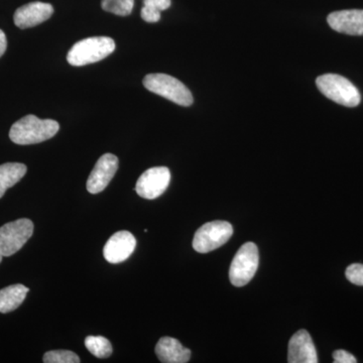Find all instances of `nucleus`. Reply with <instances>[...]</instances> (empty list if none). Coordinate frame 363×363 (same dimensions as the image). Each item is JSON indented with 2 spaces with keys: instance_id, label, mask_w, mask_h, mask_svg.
<instances>
[{
  "instance_id": "1",
  "label": "nucleus",
  "mask_w": 363,
  "mask_h": 363,
  "mask_svg": "<svg viewBox=\"0 0 363 363\" xmlns=\"http://www.w3.org/2000/svg\"><path fill=\"white\" fill-rule=\"evenodd\" d=\"M59 123L52 119H40L30 114L16 121L9 131V138L16 145H35L58 133Z\"/></svg>"
},
{
  "instance_id": "2",
  "label": "nucleus",
  "mask_w": 363,
  "mask_h": 363,
  "mask_svg": "<svg viewBox=\"0 0 363 363\" xmlns=\"http://www.w3.org/2000/svg\"><path fill=\"white\" fill-rule=\"evenodd\" d=\"M116 50V43L108 37H93L79 40L68 52L67 61L72 66L89 65L101 61Z\"/></svg>"
},
{
  "instance_id": "3",
  "label": "nucleus",
  "mask_w": 363,
  "mask_h": 363,
  "mask_svg": "<svg viewBox=\"0 0 363 363\" xmlns=\"http://www.w3.org/2000/svg\"><path fill=\"white\" fill-rule=\"evenodd\" d=\"M316 85L322 94L346 107H357L362 101L359 91L352 83L337 74H325L317 78Z\"/></svg>"
},
{
  "instance_id": "4",
  "label": "nucleus",
  "mask_w": 363,
  "mask_h": 363,
  "mask_svg": "<svg viewBox=\"0 0 363 363\" xmlns=\"http://www.w3.org/2000/svg\"><path fill=\"white\" fill-rule=\"evenodd\" d=\"M143 86L150 92L181 106H190L194 101L190 90L178 79L167 74H149L143 79Z\"/></svg>"
},
{
  "instance_id": "5",
  "label": "nucleus",
  "mask_w": 363,
  "mask_h": 363,
  "mask_svg": "<svg viewBox=\"0 0 363 363\" xmlns=\"http://www.w3.org/2000/svg\"><path fill=\"white\" fill-rule=\"evenodd\" d=\"M259 250L253 242H247L240 248L231 262L229 279L235 286L247 285L259 267Z\"/></svg>"
},
{
  "instance_id": "6",
  "label": "nucleus",
  "mask_w": 363,
  "mask_h": 363,
  "mask_svg": "<svg viewBox=\"0 0 363 363\" xmlns=\"http://www.w3.org/2000/svg\"><path fill=\"white\" fill-rule=\"evenodd\" d=\"M233 234V227L229 222L212 221L200 227L193 240V248L199 253L213 252L225 245Z\"/></svg>"
},
{
  "instance_id": "7",
  "label": "nucleus",
  "mask_w": 363,
  "mask_h": 363,
  "mask_svg": "<svg viewBox=\"0 0 363 363\" xmlns=\"http://www.w3.org/2000/svg\"><path fill=\"white\" fill-rule=\"evenodd\" d=\"M33 223L26 218L9 222L0 227V253L4 257H11L26 245L32 238Z\"/></svg>"
},
{
  "instance_id": "8",
  "label": "nucleus",
  "mask_w": 363,
  "mask_h": 363,
  "mask_svg": "<svg viewBox=\"0 0 363 363\" xmlns=\"http://www.w3.org/2000/svg\"><path fill=\"white\" fill-rule=\"evenodd\" d=\"M171 182V172L166 167H155L147 169L136 182L135 191L142 198L157 199L164 194Z\"/></svg>"
},
{
  "instance_id": "9",
  "label": "nucleus",
  "mask_w": 363,
  "mask_h": 363,
  "mask_svg": "<svg viewBox=\"0 0 363 363\" xmlns=\"http://www.w3.org/2000/svg\"><path fill=\"white\" fill-rule=\"evenodd\" d=\"M118 159L112 154H105L98 160L87 180L88 192L98 194L106 189L118 169Z\"/></svg>"
},
{
  "instance_id": "10",
  "label": "nucleus",
  "mask_w": 363,
  "mask_h": 363,
  "mask_svg": "<svg viewBox=\"0 0 363 363\" xmlns=\"http://www.w3.org/2000/svg\"><path fill=\"white\" fill-rule=\"evenodd\" d=\"M136 247L133 233L123 230L114 233L104 245V259L111 264H121L128 259Z\"/></svg>"
},
{
  "instance_id": "11",
  "label": "nucleus",
  "mask_w": 363,
  "mask_h": 363,
  "mask_svg": "<svg viewBox=\"0 0 363 363\" xmlns=\"http://www.w3.org/2000/svg\"><path fill=\"white\" fill-rule=\"evenodd\" d=\"M54 13L52 4L45 2L35 1L16 9L13 21L18 28H33L44 21L49 20Z\"/></svg>"
},
{
  "instance_id": "12",
  "label": "nucleus",
  "mask_w": 363,
  "mask_h": 363,
  "mask_svg": "<svg viewBox=\"0 0 363 363\" xmlns=\"http://www.w3.org/2000/svg\"><path fill=\"white\" fill-rule=\"evenodd\" d=\"M288 362L317 363L316 348L309 332L298 331L289 342Z\"/></svg>"
},
{
  "instance_id": "13",
  "label": "nucleus",
  "mask_w": 363,
  "mask_h": 363,
  "mask_svg": "<svg viewBox=\"0 0 363 363\" xmlns=\"http://www.w3.org/2000/svg\"><path fill=\"white\" fill-rule=\"evenodd\" d=\"M327 21L336 32L363 35V9L335 11L329 14Z\"/></svg>"
},
{
  "instance_id": "14",
  "label": "nucleus",
  "mask_w": 363,
  "mask_h": 363,
  "mask_svg": "<svg viewBox=\"0 0 363 363\" xmlns=\"http://www.w3.org/2000/svg\"><path fill=\"white\" fill-rule=\"evenodd\" d=\"M156 354L161 362L186 363L190 360L191 350L175 338L162 337L157 343Z\"/></svg>"
},
{
  "instance_id": "15",
  "label": "nucleus",
  "mask_w": 363,
  "mask_h": 363,
  "mask_svg": "<svg viewBox=\"0 0 363 363\" xmlns=\"http://www.w3.org/2000/svg\"><path fill=\"white\" fill-rule=\"evenodd\" d=\"M30 292L26 286L16 284L0 290V313H9L18 309Z\"/></svg>"
},
{
  "instance_id": "16",
  "label": "nucleus",
  "mask_w": 363,
  "mask_h": 363,
  "mask_svg": "<svg viewBox=\"0 0 363 363\" xmlns=\"http://www.w3.org/2000/svg\"><path fill=\"white\" fill-rule=\"evenodd\" d=\"M26 171V164L21 162H6L0 166V199L7 189L13 187L25 177Z\"/></svg>"
},
{
  "instance_id": "17",
  "label": "nucleus",
  "mask_w": 363,
  "mask_h": 363,
  "mask_svg": "<svg viewBox=\"0 0 363 363\" xmlns=\"http://www.w3.org/2000/svg\"><path fill=\"white\" fill-rule=\"evenodd\" d=\"M171 6V0H143L142 18L147 23H157L161 20V11Z\"/></svg>"
},
{
  "instance_id": "18",
  "label": "nucleus",
  "mask_w": 363,
  "mask_h": 363,
  "mask_svg": "<svg viewBox=\"0 0 363 363\" xmlns=\"http://www.w3.org/2000/svg\"><path fill=\"white\" fill-rule=\"evenodd\" d=\"M85 346L91 354L101 359L108 358L113 352L111 341L104 336H88L85 339Z\"/></svg>"
},
{
  "instance_id": "19",
  "label": "nucleus",
  "mask_w": 363,
  "mask_h": 363,
  "mask_svg": "<svg viewBox=\"0 0 363 363\" xmlns=\"http://www.w3.org/2000/svg\"><path fill=\"white\" fill-rule=\"evenodd\" d=\"M135 6V0H102L101 6L107 13L116 16H130Z\"/></svg>"
},
{
  "instance_id": "20",
  "label": "nucleus",
  "mask_w": 363,
  "mask_h": 363,
  "mask_svg": "<svg viewBox=\"0 0 363 363\" xmlns=\"http://www.w3.org/2000/svg\"><path fill=\"white\" fill-rule=\"evenodd\" d=\"M43 362L45 363H79L81 362V359L73 351L52 350L45 353Z\"/></svg>"
},
{
  "instance_id": "21",
  "label": "nucleus",
  "mask_w": 363,
  "mask_h": 363,
  "mask_svg": "<svg viewBox=\"0 0 363 363\" xmlns=\"http://www.w3.org/2000/svg\"><path fill=\"white\" fill-rule=\"evenodd\" d=\"M345 276L353 285L363 286V264H351L346 269Z\"/></svg>"
},
{
  "instance_id": "22",
  "label": "nucleus",
  "mask_w": 363,
  "mask_h": 363,
  "mask_svg": "<svg viewBox=\"0 0 363 363\" xmlns=\"http://www.w3.org/2000/svg\"><path fill=\"white\" fill-rule=\"evenodd\" d=\"M333 359L335 363H357V359L351 353L345 350H336L333 353Z\"/></svg>"
},
{
  "instance_id": "23",
  "label": "nucleus",
  "mask_w": 363,
  "mask_h": 363,
  "mask_svg": "<svg viewBox=\"0 0 363 363\" xmlns=\"http://www.w3.org/2000/svg\"><path fill=\"white\" fill-rule=\"evenodd\" d=\"M6 48L7 40L6 33H4V30H0V58H1L2 55L6 52Z\"/></svg>"
},
{
  "instance_id": "24",
  "label": "nucleus",
  "mask_w": 363,
  "mask_h": 363,
  "mask_svg": "<svg viewBox=\"0 0 363 363\" xmlns=\"http://www.w3.org/2000/svg\"><path fill=\"white\" fill-rule=\"evenodd\" d=\"M2 257H4V255H2L1 253H0V262H2Z\"/></svg>"
}]
</instances>
